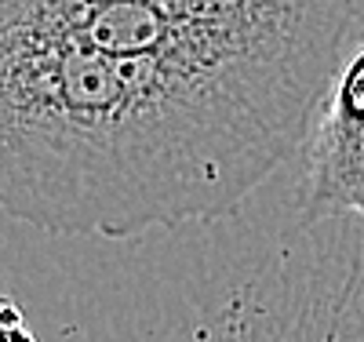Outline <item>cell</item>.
<instances>
[{
	"mask_svg": "<svg viewBox=\"0 0 364 342\" xmlns=\"http://www.w3.org/2000/svg\"><path fill=\"white\" fill-rule=\"evenodd\" d=\"M328 84L113 55L0 15V211L128 240L237 211L310 135Z\"/></svg>",
	"mask_w": 364,
	"mask_h": 342,
	"instance_id": "1",
	"label": "cell"
},
{
	"mask_svg": "<svg viewBox=\"0 0 364 342\" xmlns=\"http://www.w3.org/2000/svg\"><path fill=\"white\" fill-rule=\"evenodd\" d=\"M0 15L113 55L331 84L350 55L357 0H0Z\"/></svg>",
	"mask_w": 364,
	"mask_h": 342,
	"instance_id": "2",
	"label": "cell"
},
{
	"mask_svg": "<svg viewBox=\"0 0 364 342\" xmlns=\"http://www.w3.org/2000/svg\"><path fill=\"white\" fill-rule=\"evenodd\" d=\"M299 215L302 223H364V44L346 55L302 142Z\"/></svg>",
	"mask_w": 364,
	"mask_h": 342,
	"instance_id": "3",
	"label": "cell"
},
{
	"mask_svg": "<svg viewBox=\"0 0 364 342\" xmlns=\"http://www.w3.org/2000/svg\"><path fill=\"white\" fill-rule=\"evenodd\" d=\"M0 342H37L22 306L11 295H0Z\"/></svg>",
	"mask_w": 364,
	"mask_h": 342,
	"instance_id": "4",
	"label": "cell"
}]
</instances>
